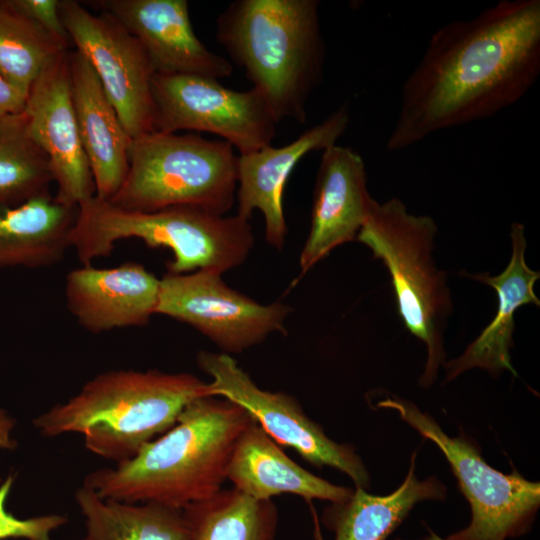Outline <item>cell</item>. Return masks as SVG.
Listing matches in <instances>:
<instances>
[{"mask_svg": "<svg viewBox=\"0 0 540 540\" xmlns=\"http://www.w3.org/2000/svg\"><path fill=\"white\" fill-rule=\"evenodd\" d=\"M52 182L48 159L31 139L24 112L0 121V210L51 195Z\"/></svg>", "mask_w": 540, "mask_h": 540, "instance_id": "26", "label": "cell"}, {"mask_svg": "<svg viewBox=\"0 0 540 540\" xmlns=\"http://www.w3.org/2000/svg\"><path fill=\"white\" fill-rule=\"evenodd\" d=\"M233 488L257 500L293 494L306 500L343 503L353 490L318 477L292 459L255 421L239 436L227 468Z\"/></svg>", "mask_w": 540, "mask_h": 540, "instance_id": "20", "label": "cell"}, {"mask_svg": "<svg viewBox=\"0 0 540 540\" xmlns=\"http://www.w3.org/2000/svg\"><path fill=\"white\" fill-rule=\"evenodd\" d=\"M196 361L211 377L208 394L244 408L278 445L294 449L314 466H329L345 473L356 487L365 489L369 485V474L360 457L351 447L330 439L293 396L261 389L229 354L202 350Z\"/></svg>", "mask_w": 540, "mask_h": 540, "instance_id": "11", "label": "cell"}, {"mask_svg": "<svg viewBox=\"0 0 540 540\" xmlns=\"http://www.w3.org/2000/svg\"><path fill=\"white\" fill-rule=\"evenodd\" d=\"M237 159L221 139L152 131L132 139L128 173L108 201L137 212L196 206L226 215L236 198Z\"/></svg>", "mask_w": 540, "mask_h": 540, "instance_id": "7", "label": "cell"}, {"mask_svg": "<svg viewBox=\"0 0 540 540\" xmlns=\"http://www.w3.org/2000/svg\"><path fill=\"white\" fill-rule=\"evenodd\" d=\"M349 122V109L343 104L286 145L270 144L238 155L236 214L250 220L255 210L260 211L265 222V239L270 246L281 250L286 241L283 194L290 174L308 153L336 144Z\"/></svg>", "mask_w": 540, "mask_h": 540, "instance_id": "15", "label": "cell"}, {"mask_svg": "<svg viewBox=\"0 0 540 540\" xmlns=\"http://www.w3.org/2000/svg\"><path fill=\"white\" fill-rule=\"evenodd\" d=\"M292 307L261 304L229 287L222 273L200 269L167 272L160 279L156 314L186 323L226 354L241 353L275 332L285 333Z\"/></svg>", "mask_w": 540, "mask_h": 540, "instance_id": "10", "label": "cell"}, {"mask_svg": "<svg viewBox=\"0 0 540 540\" xmlns=\"http://www.w3.org/2000/svg\"><path fill=\"white\" fill-rule=\"evenodd\" d=\"M129 238L170 249L173 259L167 268L175 274L200 269L223 274L244 263L254 246L249 220L237 214L196 206L129 211L96 196L78 206L70 241L82 265L110 255L117 242Z\"/></svg>", "mask_w": 540, "mask_h": 540, "instance_id": "5", "label": "cell"}, {"mask_svg": "<svg viewBox=\"0 0 540 540\" xmlns=\"http://www.w3.org/2000/svg\"><path fill=\"white\" fill-rule=\"evenodd\" d=\"M191 540H275L278 510L272 500L221 489L183 509Z\"/></svg>", "mask_w": 540, "mask_h": 540, "instance_id": "24", "label": "cell"}, {"mask_svg": "<svg viewBox=\"0 0 540 540\" xmlns=\"http://www.w3.org/2000/svg\"><path fill=\"white\" fill-rule=\"evenodd\" d=\"M510 237L511 258L507 267L499 275L466 273V276L496 291L498 306L492 321L468 345L463 354L445 364L446 381L472 368L486 369L493 374L505 369L517 375L510 356L515 328L514 316L516 310L523 305L540 306V301L534 292V285L540 278V272L532 270L526 264L527 242L524 225L513 222Z\"/></svg>", "mask_w": 540, "mask_h": 540, "instance_id": "19", "label": "cell"}, {"mask_svg": "<svg viewBox=\"0 0 540 540\" xmlns=\"http://www.w3.org/2000/svg\"><path fill=\"white\" fill-rule=\"evenodd\" d=\"M68 53L59 55L38 76L23 112L31 139L48 159L57 188L55 199L78 207L95 196V186L75 116Z\"/></svg>", "mask_w": 540, "mask_h": 540, "instance_id": "13", "label": "cell"}, {"mask_svg": "<svg viewBox=\"0 0 540 540\" xmlns=\"http://www.w3.org/2000/svg\"><path fill=\"white\" fill-rule=\"evenodd\" d=\"M154 131L206 132L229 143L239 154L270 145L278 119L254 88L238 91L219 80L190 74H154Z\"/></svg>", "mask_w": 540, "mask_h": 540, "instance_id": "9", "label": "cell"}, {"mask_svg": "<svg viewBox=\"0 0 540 540\" xmlns=\"http://www.w3.org/2000/svg\"><path fill=\"white\" fill-rule=\"evenodd\" d=\"M14 424V420L0 409V448L9 450L15 448L16 442L12 437Z\"/></svg>", "mask_w": 540, "mask_h": 540, "instance_id": "30", "label": "cell"}, {"mask_svg": "<svg viewBox=\"0 0 540 540\" xmlns=\"http://www.w3.org/2000/svg\"><path fill=\"white\" fill-rule=\"evenodd\" d=\"M318 0H236L218 16L216 37L280 122L304 123L323 78L326 45Z\"/></svg>", "mask_w": 540, "mask_h": 540, "instance_id": "4", "label": "cell"}, {"mask_svg": "<svg viewBox=\"0 0 540 540\" xmlns=\"http://www.w3.org/2000/svg\"><path fill=\"white\" fill-rule=\"evenodd\" d=\"M93 3L138 40L156 74H190L217 80L231 76L230 61L208 49L195 34L186 0Z\"/></svg>", "mask_w": 540, "mask_h": 540, "instance_id": "14", "label": "cell"}, {"mask_svg": "<svg viewBox=\"0 0 540 540\" xmlns=\"http://www.w3.org/2000/svg\"><path fill=\"white\" fill-rule=\"evenodd\" d=\"M27 94L0 75V121L24 111Z\"/></svg>", "mask_w": 540, "mask_h": 540, "instance_id": "29", "label": "cell"}, {"mask_svg": "<svg viewBox=\"0 0 540 540\" xmlns=\"http://www.w3.org/2000/svg\"><path fill=\"white\" fill-rule=\"evenodd\" d=\"M540 74V0H500L430 37L402 84L386 141L391 152L497 115L519 102Z\"/></svg>", "mask_w": 540, "mask_h": 540, "instance_id": "1", "label": "cell"}, {"mask_svg": "<svg viewBox=\"0 0 540 540\" xmlns=\"http://www.w3.org/2000/svg\"><path fill=\"white\" fill-rule=\"evenodd\" d=\"M68 47L11 0H0V75L10 84L28 95L42 71Z\"/></svg>", "mask_w": 540, "mask_h": 540, "instance_id": "25", "label": "cell"}, {"mask_svg": "<svg viewBox=\"0 0 540 540\" xmlns=\"http://www.w3.org/2000/svg\"><path fill=\"white\" fill-rule=\"evenodd\" d=\"M11 3L53 36L67 44L71 42L60 17L59 0H11Z\"/></svg>", "mask_w": 540, "mask_h": 540, "instance_id": "28", "label": "cell"}, {"mask_svg": "<svg viewBox=\"0 0 540 540\" xmlns=\"http://www.w3.org/2000/svg\"><path fill=\"white\" fill-rule=\"evenodd\" d=\"M379 407L396 410L422 436L434 442L448 460L468 500L470 524L447 540H505L524 533L540 505V485L514 471L504 474L488 465L464 437H450L414 404L386 398Z\"/></svg>", "mask_w": 540, "mask_h": 540, "instance_id": "8", "label": "cell"}, {"mask_svg": "<svg viewBox=\"0 0 540 540\" xmlns=\"http://www.w3.org/2000/svg\"><path fill=\"white\" fill-rule=\"evenodd\" d=\"M436 234L433 218L410 213L394 197L382 203L374 199L356 237L387 268L399 316L426 346L423 386L434 381L444 359L443 333L453 311L447 273L433 258Z\"/></svg>", "mask_w": 540, "mask_h": 540, "instance_id": "6", "label": "cell"}, {"mask_svg": "<svg viewBox=\"0 0 540 540\" xmlns=\"http://www.w3.org/2000/svg\"><path fill=\"white\" fill-rule=\"evenodd\" d=\"M423 540H444V539L440 538L435 533L430 531V535L427 538L423 539Z\"/></svg>", "mask_w": 540, "mask_h": 540, "instance_id": "31", "label": "cell"}, {"mask_svg": "<svg viewBox=\"0 0 540 540\" xmlns=\"http://www.w3.org/2000/svg\"><path fill=\"white\" fill-rule=\"evenodd\" d=\"M77 209L49 195L0 210V270L61 262L71 248Z\"/></svg>", "mask_w": 540, "mask_h": 540, "instance_id": "21", "label": "cell"}, {"mask_svg": "<svg viewBox=\"0 0 540 540\" xmlns=\"http://www.w3.org/2000/svg\"><path fill=\"white\" fill-rule=\"evenodd\" d=\"M75 500L85 518L82 540H191L182 509L103 499L86 485L76 490Z\"/></svg>", "mask_w": 540, "mask_h": 540, "instance_id": "23", "label": "cell"}, {"mask_svg": "<svg viewBox=\"0 0 540 540\" xmlns=\"http://www.w3.org/2000/svg\"><path fill=\"white\" fill-rule=\"evenodd\" d=\"M68 62L75 116L95 196L110 200L128 173L132 139L88 60L74 50L69 51Z\"/></svg>", "mask_w": 540, "mask_h": 540, "instance_id": "18", "label": "cell"}, {"mask_svg": "<svg viewBox=\"0 0 540 540\" xmlns=\"http://www.w3.org/2000/svg\"><path fill=\"white\" fill-rule=\"evenodd\" d=\"M14 476L9 475L0 485V540L22 538L26 540H50V533L67 523V517L60 514L20 519L6 509V502L12 489Z\"/></svg>", "mask_w": 540, "mask_h": 540, "instance_id": "27", "label": "cell"}, {"mask_svg": "<svg viewBox=\"0 0 540 540\" xmlns=\"http://www.w3.org/2000/svg\"><path fill=\"white\" fill-rule=\"evenodd\" d=\"M254 421L223 397L197 398L172 428L131 459L90 472L83 485L103 499L183 509L222 489L234 446Z\"/></svg>", "mask_w": 540, "mask_h": 540, "instance_id": "2", "label": "cell"}, {"mask_svg": "<svg viewBox=\"0 0 540 540\" xmlns=\"http://www.w3.org/2000/svg\"><path fill=\"white\" fill-rule=\"evenodd\" d=\"M59 13L76 51L90 63L131 139L154 131L153 67L138 40L105 11L60 0Z\"/></svg>", "mask_w": 540, "mask_h": 540, "instance_id": "12", "label": "cell"}, {"mask_svg": "<svg viewBox=\"0 0 540 540\" xmlns=\"http://www.w3.org/2000/svg\"><path fill=\"white\" fill-rule=\"evenodd\" d=\"M208 395V383L191 373L112 370L38 415L33 425L45 437L80 434L87 450L119 464L172 428L192 401Z\"/></svg>", "mask_w": 540, "mask_h": 540, "instance_id": "3", "label": "cell"}, {"mask_svg": "<svg viewBox=\"0 0 540 540\" xmlns=\"http://www.w3.org/2000/svg\"><path fill=\"white\" fill-rule=\"evenodd\" d=\"M159 292L160 279L136 262L112 268L83 265L65 279L68 310L92 333L147 325L156 314Z\"/></svg>", "mask_w": 540, "mask_h": 540, "instance_id": "17", "label": "cell"}, {"mask_svg": "<svg viewBox=\"0 0 540 540\" xmlns=\"http://www.w3.org/2000/svg\"><path fill=\"white\" fill-rule=\"evenodd\" d=\"M415 458L413 454L404 482L393 493L378 496L356 487L348 500L325 510L323 521L335 532V540H385L416 503L445 495L438 480H418Z\"/></svg>", "mask_w": 540, "mask_h": 540, "instance_id": "22", "label": "cell"}, {"mask_svg": "<svg viewBox=\"0 0 540 540\" xmlns=\"http://www.w3.org/2000/svg\"><path fill=\"white\" fill-rule=\"evenodd\" d=\"M373 201L362 156L337 144L323 150L309 233L299 257L300 277L336 247L356 240Z\"/></svg>", "mask_w": 540, "mask_h": 540, "instance_id": "16", "label": "cell"}]
</instances>
